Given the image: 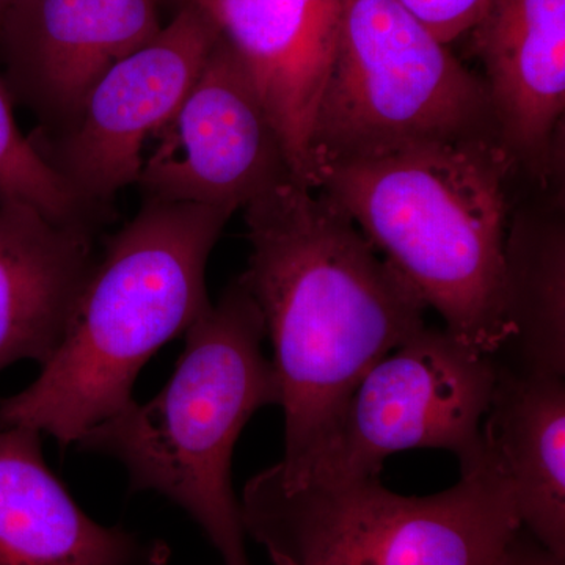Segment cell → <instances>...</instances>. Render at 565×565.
<instances>
[{"label": "cell", "mask_w": 565, "mask_h": 565, "mask_svg": "<svg viewBox=\"0 0 565 565\" xmlns=\"http://www.w3.org/2000/svg\"><path fill=\"white\" fill-rule=\"evenodd\" d=\"M241 275L263 315L281 388L285 455L297 473L332 434L363 375L426 327L427 305L321 191L291 181L245 207Z\"/></svg>", "instance_id": "6da1fadb"}, {"label": "cell", "mask_w": 565, "mask_h": 565, "mask_svg": "<svg viewBox=\"0 0 565 565\" xmlns=\"http://www.w3.org/2000/svg\"><path fill=\"white\" fill-rule=\"evenodd\" d=\"M232 215L145 200L107 241L36 381L0 399V429L25 427L68 446L132 404L145 363L211 307L207 259Z\"/></svg>", "instance_id": "7a4b0ae2"}, {"label": "cell", "mask_w": 565, "mask_h": 565, "mask_svg": "<svg viewBox=\"0 0 565 565\" xmlns=\"http://www.w3.org/2000/svg\"><path fill=\"white\" fill-rule=\"evenodd\" d=\"M514 177L500 141L476 139L322 167L315 189L415 286L452 337L493 356L508 337L501 273Z\"/></svg>", "instance_id": "3957f363"}, {"label": "cell", "mask_w": 565, "mask_h": 565, "mask_svg": "<svg viewBox=\"0 0 565 565\" xmlns=\"http://www.w3.org/2000/svg\"><path fill=\"white\" fill-rule=\"evenodd\" d=\"M266 329L243 278L185 330V348L169 384L150 403L134 401L76 441L81 451L125 465L134 492H156L180 505L221 555L252 565L241 503L234 494V445L259 408L280 405Z\"/></svg>", "instance_id": "277c9868"}, {"label": "cell", "mask_w": 565, "mask_h": 565, "mask_svg": "<svg viewBox=\"0 0 565 565\" xmlns=\"http://www.w3.org/2000/svg\"><path fill=\"white\" fill-rule=\"evenodd\" d=\"M239 503L245 534L275 565H494L522 526L487 444L455 486L429 497L394 493L379 476L281 484L264 470Z\"/></svg>", "instance_id": "5b68a950"}, {"label": "cell", "mask_w": 565, "mask_h": 565, "mask_svg": "<svg viewBox=\"0 0 565 565\" xmlns=\"http://www.w3.org/2000/svg\"><path fill=\"white\" fill-rule=\"evenodd\" d=\"M476 139L500 141L484 77L397 0H341L311 132L313 188L322 167Z\"/></svg>", "instance_id": "8992f818"}, {"label": "cell", "mask_w": 565, "mask_h": 565, "mask_svg": "<svg viewBox=\"0 0 565 565\" xmlns=\"http://www.w3.org/2000/svg\"><path fill=\"white\" fill-rule=\"evenodd\" d=\"M497 374L492 355L426 326L363 375L332 434L297 473L266 470L281 484L359 481L381 476L390 456L418 448L452 452L467 470L484 456Z\"/></svg>", "instance_id": "52a82bcc"}, {"label": "cell", "mask_w": 565, "mask_h": 565, "mask_svg": "<svg viewBox=\"0 0 565 565\" xmlns=\"http://www.w3.org/2000/svg\"><path fill=\"white\" fill-rule=\"evenodd\" d=\"M221 39L195 2L181 0L154 39L93 85L70 128L31 136L41 158L93 215L139 180L148 141L173 117Z\"/></svg>", "instance_id": "ba28073f"}, {"label": "cell", "mask_w": 565, "mask_h": 565, "mask_svg": "<svg viewBox=\"0 0 565 565\" xmlns=\"http://www.w3.org/2000/svg\"><path fill=\"white\" fill-rule=\"evenodd\" d=\"M150 141L154 148L143 156L137 180L145 200L234 214L296 181L280 134L222 36L173 117Z\"/></svg>", "instance_id": "9c48e42d"}, {"label": "cell", "mask_w": 565, "mask_h": 565, "mask_svg": "<svg viewBox=\"0 0 565 565\" xmlns=\"http://www.w3.org/2000/svg\"><path fill=\"white\" fill-rule=\"evenodd\" d=\"M159 0H14L0 20V62L14 102L65 131L103 74L161 31Z\"/></svg>", "instance_id": "30bf717a"}, {"label": "cell", "mask_w": 565, "mask_h": 565, "mask_svg": "<svg viewBox=\"0 0 565 565\" xmlns=\"http://www.w3.org/2000/svg\"><path fill=\"white\" fill-rule=\"evenodd\" d=\"M475 50L501 147L516 177L539 188L559 181L565 111V0H490Z\"/></svg>", "instance_id": "8fae6325"}, {"label": "cell", "mask_w": 565, "mask_h": 565, "mask_svg": "<svg viewBox=\"0 0 565 565\" xmlns=\"http://www.w3.org/2000/svg\"><path fill=\"white\" fill-rule=\"evenodd\" d=\"M243 63L280 134L294 180L313 188L310 141L341 0H195Z\"/></svg>", "instance_id": "7c38bea8"}, {"label": "cell", "mask_w": 565, "mask_h": 565, "mask_svg": "<svg viewBox=\"0 0 565 565\" xmlns=\"http://www.w3.org/2000/svg\"><path fill=\"white\" fill-rule=\"evenodd\" d=\"M170 546L103 526L44 462L39 430L0 429V565H169Z\"/></svg>", "instance_id": "4fadbf2b"}, {"label": "cell", "mask_w": 565, "mask_h": 565, "mask_svg": "<svg viewBox=\"0 0 565 565\" xmlns=\"http://www.w3.org/2000/svg\"><path fill=\"white\" fill-rule=\"evenodd\" d=\"M93 232L0 200V371L54 355L98 259Z\"/></svg>", "instance_id": "5bb4252c"}, {"label": "cell", "mask_w": 565, "mask_h": 565, "mask_svg": "<svg viewBox=\"0 0 565 565\" xmlns=\"http://www.w3.org/2000/svg\"><path fill=\"white\" fill-rule=\"evenodd\" d=\"M511 206L503 245L504 344L498 366L565 375V207L559 184Z\"/></svg>", "instance_id": "9a60e30c"}, {"label": "cell", "mask_w": 565, "mask_h": 565, "mask_svg": "<svg viewBox=\"0 0 565 565\" xmlns=\"http://www.w3.org/2000/svg\"><path fill=\"white\" fill-rule=\"evenodd\" d=\"M498 366V364H497ZM565 375L498 366L482 434L514 489L527 533L565 559Z\"/></svg>", "instance_id": "2e32d148"}, {"label": "cell", "mask_w": 565, "mask_h": 565, "mask_svg": "<svg viewBox=\"0 0 565 565\" xmlns=\"http://www.w3.org/2000/svg\"><path fill=\"white\" fill-rule=\"evenodd\" d=\"M13 104L0 73V200L31 204L55 221L95 225L96 215L71 195L61 178L41 158L31 137L21 132Z\"/></svg>", "instance_id": "e0dca14e"}, {"label": "cell", "mask_w": 565, "mask_h": 565, "mask_svg": "<svg viewBox=\"0 0 565 565\" xmlns=\"http://www.w3.org/2000/svg\"><path fill=\"white\" fill-rule=\"evenodd\" d=\"M445 44L473 31L490 0H397Z\"/></svg>", "instance_id": "ac0fdd59"}, {"label": "cell", "mask_w": 565, "mask_h": 565, "mask_svg": "<svg viewBox=\"0 0 565 565\" xmlns=\"http://www.w3.org/2000/svg\"><path fill=\"white\" fill-rule=\"evenodd\" d=\"M494 565H565V559L546 550L533 534L520 526Z\"/></svg>", "instance_id": "d6986e66"}, {"label": "cell", "mask_w": 565, "mask_h": 565, "mask_svg": "<svg viewBox=\"0 0 565 565\" xmlns=\"http://www.w3.org/2000/svg\"><path fill=\"white\" fill-rule=\"evenodd\" d=\"M14 0H0V20H2L3 14H6V11L9 10Z\"/></svg>", "instance_id": "ffe728a7"}]
</instances>
